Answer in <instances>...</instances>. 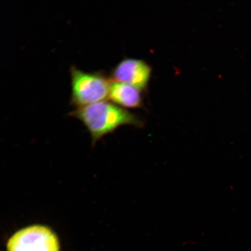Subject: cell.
Here are the masks:
<instances>
[{"mask_svg":"<svg viewBox=\"0 0 251 251\" xmlns=\"http://www.w3.org/2000/svg\"><path fill=\"white\" fill-rule=\"evenodd\" d=\"M70 115L82 122L89 131L93 146L123 126L138 128L144 126V121L139 116L105 100L77 108Z\"/></svg>","mask_w":251,"mask_h":251,"instance_id":"cell-1","label":"cell"},{"mask_svg":"<svg viewBox=\"0 0 251 251\" xmlns=\"http://www.w3.org/2000/svg\"><path fill=\"white\" fill-rule=\"evenodd\" d=\"M71 76V104L76 108L104 101L108 97L111 81L104 75L89 73L72 67Z\"/></svg>","mask_w":251,"mask_h":251,"instance_id":"cell-2","label":"cell"},{"mask_svg":"<svg viewBox=\"0 0 251 251\" xmlns=\"http://www.w3.org/2000/svg\"><path fill=\"white\" fill-rule=\"evenodd\" d=\"M7 251H59V240L51 228L42 225L29 226L9 238Z\"/></svg>","mask_w":251,"mask_h":251,"instance_id":"cell-3","label":"cell"},{"mask_svg":"<svg viewBox=\"0 0 251 251\" xmlns=\"http://www.w3.org/2000/svg\"><path fill=\"white\" fill-rule=\"evenodd\" d=\"M152 69L146 61L135 58H125L112 71L113 80L132 86L141 91L148 87Z\"/></svg>","mask_w":251,"mask_h":251,"instance_id":"cell-4","label":"cell"},{"mask_svg":"<svg viewBox=\"0 0 251 251\" xmlns=\"http://www.w3.org/2000/svg\"><path fill=\"white\" fill-rule=\"evenodd\" d=\"M142 91L128 84L112 80L108 98L122 108H140L143 105Z\"/></svg>","mask_w":251,"mask_h":251,"instance_id":"cell-5","label":"cell"}]
</instances>
